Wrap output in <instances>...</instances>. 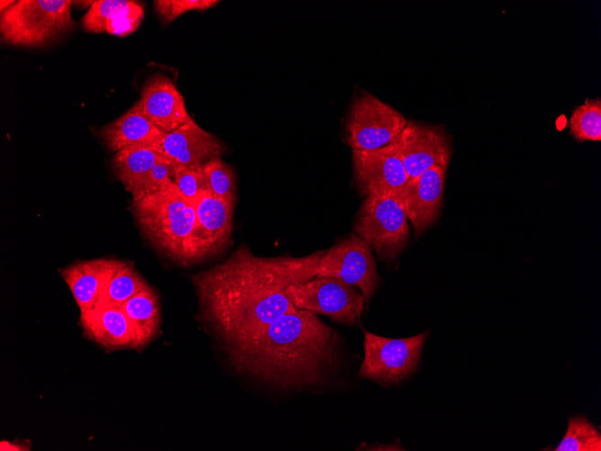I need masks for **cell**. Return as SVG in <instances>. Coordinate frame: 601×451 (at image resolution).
<instances>
[{
    "instance_id": "obj_3",
    "label": "cell",
    "mask_w": 601,
    "mask_h": 451,
    "mask_svg": "<svg viewBox=\"0 0 601 451\" xmlns=\"http://www.w3.org/2000/svg\"><path fill=\"white\" fill-rule=\"evenodd\" d=\"M130 207L141 232L158 251L184 266L200 262L194 203L172 179L154 193L133 198Z\"/></svg>"
},
{
    "instance_id": "obj_25",
    "label": "cell",
    "mask_w": 601,
    "mask_h": 451,
    "mask_svg": "<svg viewBox=\"0 0 601 451\" xmlns=\"http://www.w3.org/2000/svg\"><path fill=\"white\" fill-rule=\"evenodd\" d=\"M207 190L212 194L236 203L237 183L233 169L220 157L203 165Z\"/></svg>"
},
{
    "instance_id": "obj_12",
    "label": "cell",
    "mask_w": 601,
    "mask_h": 451,
    "mask_svg": "<svg viewBox=\"0 0 601 451\" xmlns=\"http://www.w3.org/2000/svg\"><path fill=\"white\" fill-rule=\"evenodd\" d=\"M447 167L434 166L418 176L408 179L397 198L419 236L438 219L444 203Z\"/></svg>"
},
{
    "instance_id": "obj_30",
    "label": "cell",
    "mask_w": 601,
    "mask_h": 451,
    "mask_svg": "<svg viewBox=\"0 0 601 451\" xmlns=\"http://www.w3.org/2000/svg\"><path fill=\"white\" fill-rule=\"evenodd\" d=\"M402 450V447L400 446H395V444H390V445H380L376 443L374 446L372 445H365V444H361V446L357 448V450Z\"/></svg>"
},
{
    "instance_id": "obj_11",
    "label": "cell",
    "mask_w": 601,
    "mask_h": 451,
    "mask_svg": "<svg viewBox=\"0 0 601 451\" xmlns=\"http://www.w3.org/2000/svg\"><path fill=\"white\" fill-rule=\"evenodd\" d=\"M391 143L409 179L434 166L447 167L452 155L450 140L443 129L411 120L407 121L404 129Z\"/></svg>"
},
{
    "instance_id": "obj_21",
    "label": "cell",
    "mask_w": 601,
    "mask_h": 451,
    "mask_svg": "<svg viewBox=\"0 0 601 451\" xmlns=\"http://www.w3.org/2000/svg\"><path fill=\"white\" fill-rule=\"evenodd\" d=\"M137 336L140 347H145L158 333L160 310L158 297L151 287L143 290L121 307Z\"/></svg>"
},
{
    "instance_id": "obj_2",
    "label": "cell",
    "mask_w": 601,
    "mask_h": 451,
    "mask_svg": "<svg viewBox=\"0 0 601 451\" xmlns=\"http://www.w3.org/2000/svg\"><path fill=\"white\" fill-rule=\"evenodd\" d=\"M221 348L237 373L291 391L328 383L338 367L341 341L317 314L296 308Z\"/></svg>"
},
{
    "instance_id": "obj_16",
    "label": "cell",
    "mask_w": 601,
    "mask_h": 451,
    "mask_svg": "<svg viewBox=\"0 0 601 451\" xmlns=\"http://www.w3.org/2000/svg\"><path fill=\"white\" fill-rule=\"evenodd\" d=\"M85 335L109 350L141 349L130 322L121 308L95 306L80 313Z\"/></svg>"
},
{
    "instance_id": "obj_15",
    "label": "cell",
    "mask_w": 601,
    "mask_h": 451,
    "mask_svg": "<svg viewBox=\"0 0 601 451\" xmlns=\"http://www.w3.org/2000/svg\"><path fill=\"white\" fill-rule=\"evenodd\" d=\"M139 103L147 118L165 134L191 118L183 95L174 82L162 74L148 78L142 86Z\"/></svg>"
},
{
    "instance_id": "obj_1",
    "label": "cell",
    "mask_w": 601,
    "mask_h": 451,
    "mask_svg": "<svg viewBox=\"0 0 601 451\" xmlns=\"http://www.w3.org/2000/svg\"><path fill=\"white\" fill-rule=\"evenodd\" d=\"M324 252L265 257L241 243L223 263L192 277L202 320L221 346L258 332L296 309L287 288L317 275Z\"/></svg>"
},
{
    "instance_id": "obj_20",
    "label": "cell",
    "mask_w": 601,
    "mask_h": 451,
    "mask_svg": "<svg viewBox=\"0 0 601 451\" xmlns=\"http://www.w3.org/2000/svg\"><path fill=\"white\" fill-rule=\"evenodd\" d=\"M164 158L158 147L138 144L117 151L112 163L117 178L133 196L148 172Z\"/></svg>"
},
{
    "instance_id": "obj_7",
    "label": "cell",
    "mask_w": 601,
    "mask_h": 451,
    "mask_svg": "<svg viewBox=\"0 0 601 451\" xmlns=\"http://www.w3.org/2000/svg\"><path fill=\"white\" fill-rule=\"evenodd\" d=\"M293 305L315 314H323L334 321L353 326L364 308V297L354 285L337 278L315 275L287 288Z\"/></svg>"
},
{
    "instance_id": "obj_18",
    "label": "cell",
    "mask_w": 601,
    "mask_h": 451,
    "mask_svg": "<svg viewBox=\"0 0 601 451\" xmlns=\"http://www.w3.org/2000/svg\"><path fill=\"white\" fill-rule=\"evenodd\" d=\"M143 17V7L138 2L97 0L83 16L82 24L89 32L126 36L139 26Z\"/></svg>"
},
{
    "instance_id": "obj_28",
    "label": "cell",
    "mask_w": 601,
    "mask_h": 451,
    "mask_svg": "<svg viewBox=\"0 0 601 451\" xmlns=\"http://www.w3.org/2000/svg\"><path fill=\"white\" fill-rule=\"evenodd\" d=\"M175 165L164 158L157 163L146 176L133 198L154 193L161 188L168 180L173 179Z\"/></svg>"
},
{
    "instance_id": "obj_24",
    "label": "cell",
    "mask_w": 601,
    "mask_h": 451,
    "mask_svg": "<svg viewBox=\"0 0 601 451\" xmlns=\"http://www.w3.org/2000/svg\"><path fill=\"white\" fill-rule=\"evenodd\" d=\"M554 451H601V435L586 418L569 419L567 431Z\"/></svg>"
},
{
    "instance_id": "obj_27",
    "label": "cell",
    "mask_w": 601,
    "mask_h": 451,
    "mask_svg": "<svg viewBox=\"0 0 601 451\" xmlns=\"http://www.w3.org/2000/svg\"><path fill=\"white\" fill-rule=\"evenodd\" d=\"M219 1L213 0H157L154 1L157 13L165 24L173 22L181 14L192 10H206Z\"/></svg>"
},
{
    "instance_id": "obj_6",
    "label": "cell",
    "mask_w": 601,
    "mask_h": 451,
    "mask_svg": "<svg viewBox=\"0 0 601 451\" xmlns=\"http://www.w3.org/2000/svg\"><path fill=\"white\" fill-rule=\"evenodd\" d=\"M428 333L390 338L363 329L364 356L358 375L385 387L401 383L417 368Z\"/></svg>"
},
{
    "instance_id": "obj_9",
    "label": "cell",
    "mask_w": 601,
    "mask_h": 451,
    "mask_svg": "<svg viewBox=\"0 0 601 451\" xmlns=\"http://www.w3.org/2000/svg\"><path fill=\"white\" fill-rule=\"evenodd\" d=\"M317 275L335 277L359 287L366 303L382 282L372 248L355 233L349 234L325 250Z\"/></svg>"
},
{
    "instance_id": "obj_5",
    "label": "cell",
    "mask_w": 601,
    "mask_h": 451,
    "mask_svg": "<svg viewBox=\"0 0 601 451\" xmlns=\"http://www.w3.org/2000/svg\"><path fill=\"white\" fill-rule=\"evenodd\" d=\"M407 214L396 196H366L356 215L354 231L383 262L397 258L409 240Z\"/></svg>"
},
{
    "instance_id": "obj_23",
    "label": "cell",
    "mask_w": 601,
    "mask_h": 451,
    "mask_svg": "<svg viewBox=\"0 0 601 451\" xmlns=\"http://www.w3.org/2000/svg\"><path fill=\"white\" fill-rule=\"evenodd\" d=\"M570 134L578 140H601V100L587 99L576 107L569 121Z\"/></svg>"
},
{
    "instance_id": "obj_22",
    "label": "cell",
    "mask_w": 601,
    "mask_h": 451,
    "mask_svg": "<svg viewBox=\"0 0 601 451\" xmlns=\"http://www.w3.org/2000/svg\"><path fill=\"white\" fill-rule=\"evenodd\" d=\"M150 286L129 263L121 261L107 279L96 306L117 307Z\"/></svg>"
},
{
    "instance_id": "obj_17",
    "label": "cell",
    "mask_w": 601,
    "mask_h": 451,
    "mask_svg": "<svg viewBox=\"0 0 601 451\" xmlns=\"http://www.w3.org/2000/svg\"><path fill=\"white\" fill-rule=\"evenodd\" d=\"M120 263L116 259L97 258L75 261L59 270L80 311L97 305L104 284Z\"/></svg>"
},
{
    "instance_id": "obj_13",
    "label": "cell",
    "mask_w": 601,
    "mask_h": 451,
    "mask_svg": "<svg viewBox=\"0 0 601 451\" xmlns=\"http://www.w3.org/2000/svg\"><path fill=\"white\" fill-rule=\"evenodd\" d=\"M235 204L208 190L195 200L194 239L200 262L220 254L230 241Z\"/></svg>"
},
{
    "instance_id": "obj_29",
    "label": "cell",
    "mask_w": 601,
    "mask_h": 451,
    "mask_svg": "<svg viewBox=\"0 0 601 451\" xmlns=\"http://www.w3.org/2000/svg\"><path fill=\"white\" fill-rule=\"evenodd\" d=\"M0 448L1 450H29L30 446L28 441L20 443L19 441H1Z\"/></svg>"
},
{
    "instance_id": "obj_4",
    "label": "cell",
    "mask_w": 601,
    "mask_h": 451,
    "mask_svg": "<svg viewBox=\"0 0 601 451\" xmlns=\"http://www.w3.org/2000/svg\"><path fill=\"white\" fill-rule=\"evenodd\" d=\"M70 0H19L1 13L2 41L13 46L44 47L75 28Z\"/></svg>"
},
{
    "instance_id": "obj_8",
    "label": "cell",
    "mask_w": 601,
    "mask_h": 451,
    "mask_svg": "<svg viewBox=\"0 0 601 451\" xmlns=\"http://www.w3.org/2000/svg\"><path fill=\"white\" fill-rule=\"evenodd\" d=\"M407 119L391 105L364 93L352 102L345 122L346 142L352 149H373L390 144Z\"/></svg>"
},
{
    "instance_id": "obj_10",
    "label": "cell",
    "mask_w": 601,
    "mask_h": 451,
    "mask_svg": "<svg viewBox=\"0 0 601 451\" xmlns=\"http://www.w3.org/2000/svg\"><path fill=\"white\" fill-rule=\"evenodd\" d=\"M352 160L356 185L365 197H397L409 179L392 143L373 149H352Z\"/></svg>"
},
{
    "instance_id": "obj_26",
    "label": "cell",
    "mask_w": 601,
    "mask_h": 451,
    "mask_svg": "<svg viewBox=\"0 0 601 451\" xmlns=\"http://www.w3.org/2000/svg\"><path fill=\"white\" fill-rule=\"evenodd\" d=\"M180 193L188 200H195L207 190L203 165L175 166L173 179Z\"/></svg>"
},
{
    "instance_id": "obj_31",
    "label": "cell",
    "mask_w": 601,
    "mask_h": 451,
    "mask_svg": "<svg viewBox=\"0 0 601 451\" xmlns=\"http://www.w3.org/2000/svg\"><path fill=\"white\" fill-rule=\"evenodd\" d=\"M14 3H15V1H13V0H6V1L1 0V1H0V10H1V13H3L4 10L8 9V8H9L10 6H12Z\"/></svg>"
},
{
    "instance_id": "obj_19",
    "label": "cell",
    "mask_w": 601,
    "mask_h": 451,
    "mask_svg": "<svg viewBox=\"0 0 601 451\" xmlns=\"http://www.w3.org/2000/svg\"><path fill=\"white\" fill-rule=\"evenodd\" d=\"M99 135L109 149L117 152L138 144L152 145L160 149L165 133L147 118L137 101L121 116L103 127Z\"/></svg>"
},
{
    "instance_id": "obj_14",
    "label": "cell",
    "mask_w": 601,
    "mask_h": 451,
    "mask_svg": "<svg viewBox=\"0 0 601 451\" xmlns=\"http://www.w3.org/2000/svg\"><path fill=\"white\" fill-rule=\"evenodd\" d=\"M163 157L175 166L204 165L224 150L223 143L190 118L177 129L166 133L160 143Z\"/></svg>"
}]
</instances>
